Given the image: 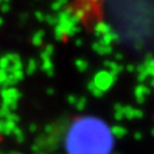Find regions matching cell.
Listing matches in <instances>:
<instances>
[{"mask_svg":"<svg viewBox=\"0 0 154 154\" xmlns=\"http://www.w3.org/2000/svg\"><path fill=\"white\" fill-rule=\"evenodd\" d=\"M66 143L69 154H109L112 136L102 122L85 118L69 127Z\"/></svg>","mask_w":154,"mask_h":154,"instance_id":"obj_1","label":"cell"},{"mask_svg":"<svg viewBox=\"0 0 154 154\" xmlns=\"http://www.w3.org/2000/svg\"><path fill=\"white\" fill-rule=\"evenodd\" d=\"M95 31L98 33H104V35H107V33L110 32V28H109V26L107 25V23L100 22V23H98V25L95 26Z\"/></svg>","mask_w":154,"mask_h":154,"instance_id":"obj_2","label":"cell"},{"mask_svg":"<svg viewBox=\"0 0 154 154\" xmlns=\"http://www.w3.org/2000/svg\"><path fill=\"white\" fill-rule=\"evenodd\" d=\"M66 2H67V0H57V3H59L60 5H63V4H66Z\"/></svg>","mask_w":154,"mask_h":154,"instance_id":"obj_3","label":"cell"},{"mask_svg":"<svg viewBox=\"0 0 154 154\" xmlns=\"http://www.w3.org/2000/svg\"><path fill=\"white\" fill-rule=\"evenodd\" d=\"M0 141H2V137H0Z\"/></svg>","mask_w":154,"mask_h":154,"instance_id":"obj_4","label":"cell"}]
</instances>
